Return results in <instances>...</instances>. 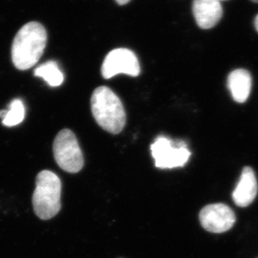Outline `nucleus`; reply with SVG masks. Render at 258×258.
<instances>
[{
  "instance_id": "1",
  "label": "nucleus",
  "mask_w": 258,
  "mask_h": 258,
  "mask_svg": "<svg viewBox=\"0 0 258 258\" xmlns=\"http://www.w3.org/2000/svg\"><path fill=\"white\" fill-rule=\"evenodd\" d=\"M47 43V32L40 23H27L13 40L11 55L15 67L25 71L34 67L42 56Z\"/></svg>"
},
{
  "instance_id": "2",
  "label": "nucleus",
  "mask_w": 258,
  "mask_h": 258,
  "mask_svg": "<svg viewBox=\"0 0 258 258\" xmlns=\"http://www.w3.org/2000/svg\"><path fill=\"white\" fill-rule=\"evenodd\" d=\"M92 112L100 127L110 134L122 132L126 124V112L119 97L107 87L95 89L91 98Z\"/></svg>"
},
{
  "instance_id": "3",
  "label": "nucleus",
  "mask_w": 258,
  "mask_h": 258,
  "mask_svg": "<svg viewBox=\"0 0 258 258\" xmlns=\"http://www.w3.org/2000/svg\"><path fill=\"white\" fill-rule=\"evenodd\" d=\"M61 181L50 170H43L36 178L33 195L34 211L39 218L49 220L57 215L61 207Z\"/></svg>"
},
{
  "instance_id": "4",
  "label": "nucleus",
  "mask_w": 258,
  "mask_h": 258,
  "mask_svg": "<svg viewBox=\"0 0 258 258\" xmlns=\"http://www.w3.org/2000/svg\"><path fill=\"white\" fill-rule=\"evenodd\" d=\"M150 149L155 166L159 169L183 167L191 154L183 140H172L165 136L158 137Z\"/></svg>"
},
{
  "instance_id": "5",
  "label": "nucleus",
  "mask_w": 258,
  "mask_h": 258,
  "mask_svg": "<svg viewBox=\"0 0 258 258\" xmlns=\"http://www.w3.org/2000/svg\"><path fill=\"white\" fill-rule=\"evenodd\" d=\"M53 152L60 169L75 174L84 165V159L75 134L69 129H63L55 137Z\"/></svg>"
},
{
  "instance_id": "6",
  "label": "nucleus",
  "mask_w": 258,
  "mask_h": 258,
  "mask_svg": "<svg viewBox=\"0 0 258 258\" xmlns=\"http://www.w3.org/2000/svg\"><path fill=\"white\" fill-rule=\"evenodd\" d=\"M120 73L132 77H138L140 73L138 57L132 50L126 48L112 50L102 63V74L105 79H109Z\"/></svg>"
},
{
  "instance_id": "7",
  "label": "nucleus",
  "mask_w": 258,
  "mask_h": 258,
  "mask_svg": "<svg viewBox=\"0 0 258 258\" xmlns=\"http://www.w3.org/2000/svg\"><path fill=\"white\" fill-rule=\"evenodd\" d=\"M201 226L212 233H223L232 228L236 222V215L225 204H211L200 212Z\"/></svg>"
},
{
  "instance_id": "8",
  "label": "nucleus",
  "mask_w": 258,
  "mask_h": 258,
  "mask_svg": "<svg viewBox=\"0 0 258 258\" xmlns=\"http://www.w3.org/2000/svg\"><path fill=\"white\" fill-rule=\"evenodd\" d=\"M192 11L199 27L204 30L215 27L223 16L221 0H193Z\"/></svg>"
},
{
  "instance_id": "9",
  "label": "nucleus",
  "mask_w": 258,
  "mask_h": 258,
  "mask_svg": "<svg viewBox=\"0 0 258 258\" xmlns=\"http://www.w3.org/2000/svg\"><path fill=\"white\" fill-rule=\"evenodd\" d=\"M258 185L256 175L251 167L242 169L238 184L232 193V199L236 206L246 207L250 206L257 195Z\"/></svg>"
},
{
  "instance_id": "10",
  "label": "nucleus",
  "mask_w": 258,
  "mask_h": 258,
  "mask_svg": "<svg viewBox=\"0 0 258 258\" xmlns=\"http://www.w3.org/2000/svg\"><path fill=\"white\" fill-rule=\"evenodd\" d=\"M252 79L248 71L245 69L234 70L229 74L227 86L234 101L244 103L251 93Z\"/></svg>"
},
{
  "instance_id": "11",
  "label": "nucleus",
  "mask_w": 258,
  "mask_h": 258,
  "mask_svg": "<svg viewBox=\"0 0 258 258\" xmlns=\"http://www.w3.org/2000/svg\"><path fill=\"white\" fill-rule=\"evenodd\" d=\"M36 77H41L50 87H59L64 81V75L55 61H47L36 68L35 71Z\"/></svg>"
},
{
  "instance_id": "12",
  "label": "nucleus",
  "mask_w": 258,
  "mask_h": 258,
  "mask_svg": "<svg viewBox=\"0 0 258 258\" xmlns=\"http://www.w3.org/2000/svg\"><path fill=\"white\" fill-rule=\"evenodd\" d=\"M25 114V106L23 104L22 101L15 99L10 103L6 115L2 119V123L6 127H14L23 122Z\"/></svg>"
},
{
  "instance_id": "13",
  "label": "nucleus",
  "mask_w": 258,
  "mask_h": 258,
  "mask_svg": "<svg viewBox=\"0 0 258 258\" xmlns=\"http://www.w3.org/2000/svg\"><path fill=\"white\" fill-rule=\"evenodd\" d=\"M117 1V4L120 5H127V3H129L130 0H116Z\"/></svg>"
},
{
  "instance_id": "14",
  "label": "nucleus",
  "mask_w": 258,
  "mask_h": 258,
  "mask_svg": "<svg viewBox=\"0 0 258 258\" xmlns=\"http://www.w3.org/2000/svg\"><path fill=\"white\" fill-rule=\"evenodd\" d=\"M254 25H255V28H256V31L258 32V15H256L255 20H254Z\"/></svg>"
},
{
  "instance_id": "15",
  "label": "nucleus",
  "mask_w": 258,
  "mask_h": 258,
  "mask_svg": "<svg viewBox=\"0 0 258 258\" xmlns=\"http://www.w3.org/2000/svg\"><path fill=\"white\" fill-rule=\"evenodd\" d=\"M251 1H252L253 3H256V4H258V0H251Z\"/></svg>"
},
{
  "instance_id": "16",
  "label": "nucleus",
  "mask_w": 258,
  "mask_h": 258,
  "mask_svg": "<svg viewBox=\"0 0 258 258\" xmlns=\"http://www.w3.org/2000/svg\"><path fill=\"white\" fill-rule=\"evenodd\" d=\"M221 1H226V0H221Z\"/></svg>"
}]
</instances>
